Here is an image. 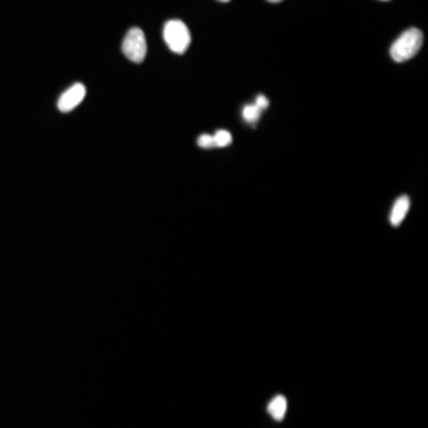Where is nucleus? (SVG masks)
Returning <instances> with one entry per match:
<instances>
[{"label": "nucleus", "mask_w": 428, "mask_h": 428, "mask_svg": "<svg viewBox=\"0 0 428 428\" xmlns=\"http://www.w3.org/2000/svg\"><path fill=\"white\" fill-rule=\"evenodd\" d=\"M422 43H424V35L419 29H408L402 33V37L395 40L391 48V55L395 62H406L413 59L416 54L420 51Z\"/></svg>", "instance_id": "nucleus-1"}, {"label": "nucleus", "mask_w": 428, "mask_h": 428, "mask_svg": "<svg viewBox=\"0 0 428 428\" xmlns=\"http://www.w3.org/2000/svg\"><path fill=\"white\" fill-rule=\"evenodd\" d=\"M164 38L169 48L176 54H185L191 44V32L182 21L171 19L164 27Z\"/></svg>", "instance_id": "nucleus-2"}, {"label": "nucleus", "mask_w": 428, "mask_h": 428, "mask_svg": "<svg viewBox=\"0 0 428 428\" xmlns=\"http://www.w3.org/2000/svg\"><path fill=\"white\" fill-rule=\"evenodd\" d=\"M286 411H287V400L282 395L275 397L268 404V413L271 414V418L277 422L284 420Z\"/></svg>", "instance_id": "nucleus-6"}, {"label": "nucleus", "mask_w": 428, "mask_h": 428, "mask_svg": "<svg viewBox=\"0 0 428 428\" xmlns=\"http://www.w3.org/2000/svg\"><path fill=\"white\" fill-rule=\"evenodd\" d=\"M409 207H411V200H409L408 196L400 197L397 202L393 203V208H392V213H391V224L393 227H398L400 224H402L403 219L406 218Z\"/></svg>", "instance_id": "nucleus-5"}, {"label": "nucleus", "mask_w": 428, "mask_h": 428, "mask_svg": "<svg viewBox=\"0 0 428 428\" xmlns=\"http://www.w3.org/2000/svg\"><path fill=\"white\" fill-rule=\"evenodd\" d=\"M260 113H262V111L255 107V105H248V107H244L243 110V118L248 122H255V121H259Z\"/></svg>", "instance_id": "nucleus-8"}, {"label": "nucleus", "mask_w": 428, "mask_h": 428, "mask_svg": "<svg viewBox=\"0 0 428 428\" xmlns=\"http://www.w3.org/2000/svg\"><path fill=\"white\" fill-rule=\"evenodd\" d=\"M268 105H270L268 99H265L264 96H257V99H255V107H257L260 111L268 108Z\"/></svg>", "instance_id": "nucleus-10"}, {"label": "nucleus", "mask_w": 428, "mask_h": 428, "mask_svg": "<svg viewBox=\"0 0 428 428\" xmlns=\"http://www.w3.org/2000/svg\"><path fill=\"white\" fill-rule=\"evenodd\" d=\"M268 2H271V3H277V2H282V0H268Z\"/></svg>", "instance_id": "nucleus-11"}, {"label": "nucleus", "mask_w": 428, "mask_h": 428, "mask_svg": "<svg viewBox=\"0 0 428 428\" xmlns=\"http://www.w3.org/2000/svg\"><path fill=\"white\" fill-rule=\"evenodd\" d=\"M85 96H86L85 85L76 83V85H74L70 89H67L62 96H60L59 102H58L59 111H62V113H69V111L75 110L78 105L85 100Z\"/></svg>", "instance_id": "nucleus-4"}, {"label": "nucleus", "mask_w": 428, "mask_h": 428, "mask_svg": "<svg viewBox=\"0 0 428 428\" xmlns=\"http://www.w3.org/2000/svg\"><path fill=\"white\" fill-rule=\"evenodd\" d=\"M221 2H230V0H221Z\"/></svg>", "instance_id": "nucleus-12"}, {"label": "nucleus", "mask_w": 428, "mask_h": 428, "mask_svg": "<svg viewBox=\"0 0 428 428\" xmlns=\"http://www.w3.org/2000/svg\"><path fill=\"white\" fill-rule=\"evenodd\" d=\"M197 143H198V146H200V148H207V149H209V148H216V146H214V138H213V135H207V133L200 137Z\"/></svg>", "instance_id": "nucleus-9"}, {"label": "nucleus", "mask_w": 428, "mask_h": 428, "mask_svg": "<svg viewBox=\"0 0 428 428\" xmlns=\"http://www.w3.org/2000/svg\"><path fill=\"white\" fill-rule=\"evenodd\" d=\"M146 37H144L142 29L133 27V29L127 32L124 42H122V53L132 62L142 64L144 58H146Z\"/></svg>", "instance_id": "nucleus-3"}, {"label": "nucleus", "mask_w": 428, "mask_h": 428, "mask_svg": "<svg viewBox=\"0 0 428 428\" xmlns=\"http://www.w3.org/2000/svg\"><path fill=\"white\" fill-rule=\"evenodd\" d=\"M213 138H214L216 148H225L232 143V135L227 130H218L213 135Z\"/></svg>", "instance_id": "nucleus-7"}]
</instances>
